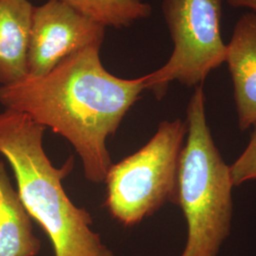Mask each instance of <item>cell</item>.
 Listing matches in <instances>:
<instances>
[{
	"mask_svg": "<svg viewBox=\"0 0 256 256\" xmlns=\"http://www.w3.org/2000/svg\"><path fill=\"white\" fill-rule=\"evenodd\" d=\"M101 46L68 56L44 75L0 86L5 110L26 114L66 138L82 160L86 178L104 182L112 165L106 138L115 134L146 88V75L124 79L108 72Z\"/></svg>",
	"mask_w": 256,
	"mask_h": 256,
	"instance_id": "cell-1",
	"label": "cell"
},
{
	"mask_svg": "<svg viewBox=\"0 0 256 256\" xmlns=\"http://www.w3.org/2000/svg\"><path fill=\"white\" fill-rule=\"evenodd\" d=\"M46 129L24 113L0 112V155L12 166L28 214L46 232L55 256H115L92 230L90 212L64 191L62 180L74 170V156L55 167L43 146Z\"/></svg>",
	"mask_w": 256,
	"mask_h": 256,
	"instance_id": "cell-2",
	"label": "cell"
},
{
	"mask_svg": "<svg viewBox=\"0 0 256 256\" xmlns=\"http://www.w3.org/2000/svg\"><path fill=\"white\" fill-rule=\"evenodd\" d=\"M203 84L196 86L187 106V142L180 156L174 203L187 222L180 256H218L232 218L230 170L210 134Z\"/></svg>",
	"mask_w": 256,
	"mask_h": 256,
	"instance_id": "cell-3",
	"label": "cell"
},
{
	"mask_svg": "<svg viewBox=\"0 0 256 256\" xmlns=\"http://www.w3.org/2000/svg\"><path fill=\"white\" fill-rule=\"evenodd\" d=\"M186 122L164 120L137 152L110 166L104 207L124 226L137 225L165 202H174L176 176Z\"/></svg>",
	"mask_w": 256,
	"mask_h": 256,
	"instance_id": "cell-4",
	"label": "cell"
},
{
	"mask_svg": "<svg viewBox=\"0 0 256 256\" xmlns=\"http://www.w3.org/2000/svg\"><path fill=\"white\" fill-rule=\"evenodd\" d=\"M162 12L174 50L165 64L146 75V90L158 100L173 81L203 84L227 56L221 36L222 0H164Z\"/></svg>",
	"mask_w": 256,
	"mask_h": 256,
	"instance_id": "cell-5",
	"label": "cell"
},
{
	"mask_svg": "<svg viewBox=\"0 0 256 256\" xmlns=\"http://www.w3.org/2000/svg\"><path fill=\"white\" fill-rule=\"evenodd\" d=\"M106 28L59 0L34 7L28 50V75L52 70L70 55L88 46H102Z\"/></svg>",
	"mask_w": 256,
	"mask_h": 256,
	"instance_id": "cell-6",
	"label": "cell"
},
{
	"mask_svg": "<svg viewBox=\"0 0 256 256\" xmlns=\"http://www.w3.org/2000/svg\"><path fill=\"white\" fill-rule=\"evenodd\" d=\"M226 63L234 84L241 131L256 124V14L238 19L227 44Z\"/></svg>",
	"mask_w": 256,
	"mask_h": 256,
	"instance_id": "cell-7",
	"label": "cell"
},
{
	"mask_svg": "<svg viewBox=\"0 0 256 256\" xmlns=\"http://www.w3.org/2000/svg\"><path fill=\"white\" fill-rule=\"evenodd\" d=\"M34 8L28 0H0V86L28 75Z\"/></svg>",
	"mask_w": 256,
	"mask_h": 256,
	"instance_id": "cell-8",
	"label": "cell"
},
{
	"mask_svg": "<svg viewBox=\"0 0 256 256\" xmlns=\"http://www.w3.org/2000/svg\"><path fill=\"white\" fill-rule=\"evenodd\" d=\"M40 250L32 218L0 158V256H36Z\"/></svg>",
	"mask_w": 256,
	"mask_h": 256,
	"instance_id": "cell-9",
	"label": "cell"
},
{
	"mask_svg": "<svg viewBox=\"0 0 256 256\" xmlns=\"http://www.w3.org/2000/svg\"><path fill=\"white\" fill-rule=\"evenodd\" d=\"M102 27H129L151 16L152 7L142 0H59Z\"/></svg>",
	"mask_w": 256,
	"mask_h": 256,
	"instance_id": "cell-10",
	"label": "cell"
},
{
	"mask_svg": "<svg viewBox=\"0 0 256 256\" xmlns=\"http://www.w3.org/2000/svg\"><path fill=\"white\" fill-rule=\"evenodd\" d=\"M247 148L230 167L234 186L256 178V124Z\"/></svg>",
	"mask_w": 256,
	"mask_h": 256,
	"instance_id": "cell-11",
	"label": "cell"
},
{
	"mask_svg": "<svg viewBox=\"0 0 256 256\" xmlns=\"http://www.w3.org/2000/svg\"><path fill=\"white\" fill-rule=\"evenodd\" d=\"M230 6L234 8H248L256 14V0H227Z\"/></svg>",
	"mask_w": 256,
	"mask_h": 256,
	"instance_id": "cell-12",
	"label": "cell"
}]
</instances>
